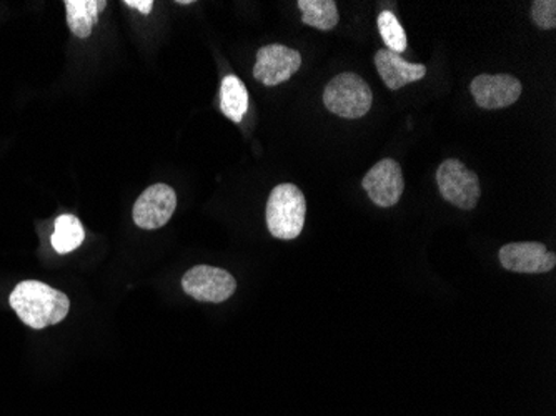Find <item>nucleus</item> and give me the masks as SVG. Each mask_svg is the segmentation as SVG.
Returning a JSON list of instances; mask_svg holds the SVG:
<instances>
[{
	"mask_svg": "<svg viewBox=\"0 0 556 416\" xmlns=\"http://www.w3.org/2000/svg\"><path fill=\"white\" fill-rule=\"evenodd\" d=\"M532 18L540 29L552 30L556 27L555 0H535L532 4Z\"/></svg>",
	"mask_w": 556,
	"mask_h": 416,
	"instance_id": "17",
	"label": "nucleus"
},
{
	"mask_svg": "<svg viewBox=\"0 0 556 416\" xmlns=\"http://www.w3.org/2000/svg\"><path fill=\"white\" fill-rule=\"evenodd\" d=\"M500 264L515 274H546L556 265V255L543 243H507L500 249Z\"/></svg>",
	"mask_w": 556,
	"mask_h": 416,
	"instance_id": "10",
	"label": "nucleus"
},
{
	"mask_svg": "<svg viewBox=\"0 0 556 416\" xmlns=\"http://www.w3.org/2000/svg\"><path fill=\"white\" fill-rule=\"evenodd\" d=\"M84 239H86V230H84L79 218L74 217V215H61L55 220L54 234H52L50 242H52L55 252L65 255V253L79 249Z\"/></svg>",
	"mask_w": 556,
	"mask_h": 416,
	"instance_id": "15",
	"label": "nucleus"
},
{
	"mask_svg": "<svg viewBox=\"0 0 556 416\" xmlns=\"http://www.w3.org/2000/svg\"><path fill=\"white\" fill-rule=\"evenodd\" d=\"M177 209V193L165 184L149 187L134 205L132 217L137 227L157 230L164 227Z\"/></svg>",
	"mask_w": 556,
	"mask_h": 416,
	"instance_id": "7",
	"label": "nucleus"
},
{
	"mask_svg": "<svg viewBox=\"0 0 556 416\" xmlns=\"http://www.w3.org/2000/svg\"><path fill=\"white\" fill-rule=\"evenodd\" d=\"M9 303L22 324L34 330L61 324L71 310V300L65 293L37 280L21 281L11 293Z\"/></svg>",
	"mask_w": 556,
	"mask_h": 416,
	"instance_id": "1",
	"label": "nucleus"
},
{
	"mask_svg": "<svg viewBox=\"0 0 556 416\" xmlns=\"http://www.w3.org/2000/svg\"><path fill=\"white\" fill-rule=\"evenodd\" d=\"M471 96L478 108L486 111H498V109L510 108L511 103L520 99V80L508 74H482L475 77L470 84Z\"/></svg>",
	"mask_w": 556,
	"mask_h": 416,
	"instance_id": "8",
	"label": "nucleus"
},
{
	"mask_svg": "<svg viewBox=\"0 0 556 416\" xmlns=\"http://www.w3.org/2000/svg\"><path fill=\"white\" fill-rule=\"evenodd\" d=\"M378 30H380L383 42L387 43V50L399 55L407 50V34L393 12L383 11L378 15Z\"/></svg>",
	"mask_w": 556,
	"mask_h": 416,
	"instance_id": "16",
	"label": "nucleus"
},
{
	"mask_svg": "<svg viewBox=\"0 0 556 416\" xmlns=\"http://www.w3.org/2000/svg\"><path fill=\"white\" fill-rule=\"evenodd\" d=\"M362 187L375 205L383 209L396 205L405 190L402 168L393 159H383L368 171L362 180Z\"/></svg>",
	"mask_w": 556,
	"mask_h": 416,
	"instance_id": "9",
	"label": "nucleus"
},
{
	"mask_svg": "<svg viewBox=\"0 0 556 416\" xmlns=\"http://www.w3.org/2000/svg\"><path fill=\"white\" fill-rule=\"evenodd\" d=\"M437 184L443 199L460 211H473L482 197L480 178L457 159H448L440 165Z\"/></svg>",
	"mask_w": 556,
	"mask_h": 416,
	"instance_id": "4",
	"label": "nucleus"
},
{
	"mask_svg": "<svg viewBox=\"0 0 556 416\" xmlns=\"http://www.w3.org/2000/svg\"><path fill=\"white\" fill-rule=\"evenodd\" d=\"M324 103L328 112L343 118H361L370 112L374 96L370 86L353 72L333 77L324 90Z\"/></svg>",
	"mask_w": 556,
	"mask_h": 416,
	"instance_id": "3",
	"label": "nucleus"
},
{
	"mask_svg": "<svg viewBox=\"0 0 556 416\" xmlns=\"http://www.w3.org/2000/svg\"><path fill=\"white\" fill-rule=\"evenodd\" d=\"M124 4L142 12L143 15L150 14L152 9H154L152 0H124Z\"/></svg>",
	"mask_w": 556,
	"mask_h": 416,
	"instance_id": "18",
	"label": "nucleus"
},
{
	"mask_svg": "<svg viewBox=\"0 0 556 416\" xmlns=\"http://www.w3.org/2000/svg\"><path fill=\"white\" fill-rule=\"evenodd\" d=\"M300 65H302V55L299 50L271 43L258 50L254 77L264 86H280L299 72Z\"/></svg>",
	"mask_w": 556,
	"mask_h": 416,
	"instance_id": "6",
	"label": "nucleus"
},
{
	"mask_svg": "<svg viewBox=\"0 0 556 416\" xmlns=\"http://www.w3.org/2000/svg\"><path fill=\"white\" fill-rule=\"evenodd\" d=\"M302 22L315 29L332 30L339 24V9L333 0H299Z\"/></svg>",
	"mask_w": 556,
	"mask_h": 416,
	"instance_id": "14",
	"label": "nucleus"
},
{
	"mask_svg": "<svg viewBox=\"0 0 556 416\" xmlns=\"http://www.w3.org/2000/svg\"><path fill=\"white\" fill-rule=\"evenodd\" d=\"M307 215V200L302 190L293 184L275 187L268 197L267 227L278 240H293L302 234Z\"/></svg>",
	"mask_w": 556,
	"mask_h": 416,
	"instance_id": "2",
	"label": "nucleus"
},
{
	"mask_svg": "<svg viewBox=\"0 0 556 416\" xmlns=\"http://www.w3.org/2000/svg\"><path fill=\"white\" fill-rule=\"evenodd\" d=\"M182 289L197 302L222 303L236 293L237 280L222 268L197 265L184 275Z\"/></svg>",
	"mask_w": 556,
	"mask_h": 416,
	"instance_id": "5",
	"label": "nucleus"
},
{
	"mask_svg": "<svg viewBox=\"0 0 556 416\" xmlns=\"http://www.w3.org/2000/svg\"><path fill=\"white\" fill-rule=\"evenodd\" d=\"M375 65L378 74L382 77L383 84L390 90H399L408 84L417 83L427 75V67L421 64H410L403 61L395 52L382 49L375 54Z\"/></svg>",
	"mask_w": 556,
	"mask_h": 416,
	"instance_id": "11",
	"label": "nucleus"
},
{
	"mask_svg": "<svg viewBox=\"0 0 556 416\" xmlns=\"http://www.w3.org/2000/svg\"><path fill=\"white\" fill-rule=\"evenodd\" d=\"M67 24L72 34L80 39H87L92 34L93 25L99 22L100 12L104 11L108 2L104 0H65Z\"/></svg>",
	"mask_w": 556,
	"mask_h": 416,
	"instance_id": "12",
	"label": "nucleus"
},
{
	"mask_svg": "<svg viewBox=\"0 0 556 416\" xmlns=\"http://www.w3.org/2000/svg\"><path fill=\"white\" fill-rule=\"evenodd\" d=\"M177 4L179 5H192L193 0H177Z\"/></svg>",
	"mask_w": 556,
	"mask_h": 416,
	"instance_id": "19",
	"label": "nucleus"
},
{
	"mask_svg": "<svg viewBox=\"0 0 556 416\" xmlns=\"http://www.w3.org/2000/svg\"><path fill=\"white\" fill-rule=\"evenodd\" d=\"M220 111L233 124H240L249 111V92L237 75H227L222 80Z\"/></svg>",
	"mask_w": 556,
	"mask_h": 416,
	"instance_id": "13",
	"label": "nucleus"
}]
</instances>
